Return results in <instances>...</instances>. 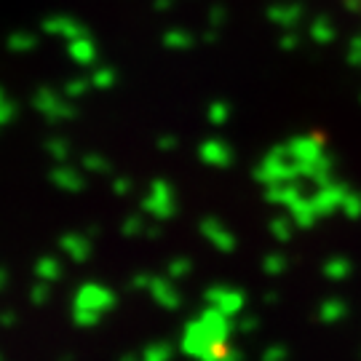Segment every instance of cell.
Here are the masks:
<instances>
[{
    "mask_svg": "<svg viewBox=\"0 0 361 361\" xmlns=\"http://www.w3.org/2000/svg\"><path fill=\"white\" fill-rule=\"evenodd\" d=\"M343 3H345V8H350L356 16H361V0H343Z\"/></svg>",
    "mask_w": 361,
    "mask_h": 361,
    "instance_id": "6da1fadb",
    "label": "cell"
}]
</instances>
